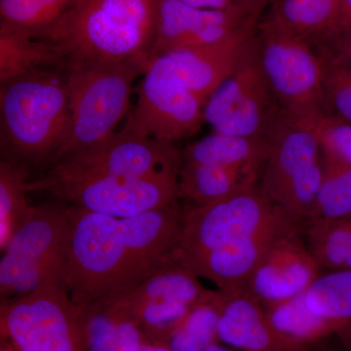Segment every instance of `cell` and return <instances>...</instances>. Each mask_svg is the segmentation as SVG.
Listing matches in <instances>:
<instances>
[{
  "label": "cell",
  "mask_w": 351,
  "mask_h": 351,
  "mask_svg": "<svg viewBox=\"0 0 351 351\" xmlns=\"http://www.w3.org/2000/svg\"><path fill=\"white\" fill-rule=\"evenodd\" d=\"M66 205L71 232L62 284L77 306L125 294L173 257L179 200L131 218Z\"/></svg>",
  "instance_id": "cell-1"
},
{
  "label": "cell",
  "mask_w": 351,
  "mask_h": 351,
  "mask_svg": "<svg viewBox=\"0 0 351 351\" xmlns=\"http://www.w3.org/2000/svg\"><path fill=\"white\" fill-rule=\"evenodd\" d=\"M159 0H80L38 38L54 44L69 64L149 61Z\"/></svg>",
  "instance_id": "cell-2"
},
{
  "label": "cell",
  "mask_w": 351,
  "mask_h": 351,
  "mask_svg": "<svg viewBox=\"0 0 351 351\" xmlns=\"http://www.w3.org/2000/svg\"><path fill=\"white\" fill-rule=\"evenodd\" d=\"M69 122L66 69H47L0 85L1 159L49 167Z\"/></svg>",
  "instance_id": "cell-3"
},
{
  "label": "cell",
  "mask_w": 351,
  "mask_h": 351,
  "mask_svg": "<svg viewBox=\"0 0 351 351\" xmlns=\"http://www.w3.org/2000/svg\"><path fill=\"white\" fill-rule=\"evenodd\" d=\"M149 64V59L142 57L123 63L66 66L68 128L47 169L115 133L121 120L130 112L134 83L144 75Z\"/></svg>",
  "instance_id": "cell-4"
},
{
  "label": "cell",
  "mask_w": 351,
  "mask_h": 351,
  "mask_svg": "<svg viewBox=\"0 0 351 351\" xmlns=\"http://www.w3.org/2000/svg\"><path fill=\"white\" fill-rule=\"evenodd\" d=\"M317 122L281 112L267 137L269 156L260 177L265 196L302 221L311 217L324 177Z\"/></svg>",
  "instance_id": "cell-5"
},
{
  "label": "cell",
  "mask_w": 351,
  "mask_h": 351,
  "mask_svg": "<svg viewBox=\"0 0 351 351\" xmlns=\"http://www.w3.org/2000/svg\"><path fill=\"white\" fill-rule=\"evenodd\" d=\"M71 223L66 204L34 206L16 230L0 261V299L62 283Z\"/></svg>",
  "instance_id": "cell-6"
},
{
  "label": "cell",
  "mask_w": 351,
  "mask_h": 351,
  "mask_svg": "<svg viewBox=\"0 0 351 351\" xmlns=\"http://www.w3.org/2000/svg\"><path fill=\"white\" fill-rule=\"evenodd\" d=\"M0 332L19 351H85L82 307L62 283L1 300Z\"/></svg>",
  "instance_id": "cell-7"
},
{
  "label": "cell",
  "mask_w": 351,
  "mask_h": 351,
  "mask_svg": "<svg viewBox=\"0 0 351 351\" xmlns=\"http://www.w3.org/2000/svg\"><path fill=\"white\" fill-rule=\"evenodd\" d=\"M260 186L243 189L203 206L182 209L173 258L182 265L257 233L286 215Z\"/></svg>",
  "instance_id": "cell-8"
},
{
  "label": "cell",
  "mask_w": 351,
  "mask_h": 351,
  "mask_svg": "<svg viewBox=\"0 0 351 351\" xmlns=\"http://www.w3.org/2000/svg\"><path fill=\"white\" fill-rule=\"evenodd\" d=\"M258 61L281 112L298 119L326 117V60L311 44L261 29Z\"/></svg>",
  "instance_id": "cell-9"
},
{
  "label": "cell",
  "mask_w": 351,
  "mask_h": 351,
  "mask_svg": "<svg viewBox=\"0 0 351 351\" xmlns=\"http://www.w3.org/2000/svg\"><path fill=\"white\" fill-rule=\"evenodd\" d=\"M179 171L145 177L29 180V191H47L58 199L94 213L131 218L179 200Z\"/></svg>",
  "instance_id": "cell-10"
},
{
  "label": "cell",
  "mask_w": 351,
  "mask_h": 351,
  "mask_svg": "<svg viewBox=\"0 0 351 351\" xmlns=\"http://www.w3.org/2000/svg\"><path fill=\"white\" fill-rule=\"evenodd\" d=\"M200 279L172 257L129 292L101 302L133 320L145 343H164L196 304L213 295Z\"/></svg>",
  "instance_id": "cell-11"
},
{
  "label": "cell",
  "mask_w": 351,
  "mask_h": 351,
  "mask_svg": "<svg viewBox=\"0 0 351 351\" xmlns=\"http://www.w3.org/2000/svg\"><path fill=\"white\" fill-rule=\"evenodd\" d=\"M280 113L261 68L255 38L235 71L207 99L204 121L219 133L267 138Z\"/></svg>",
  "instance_id": "cell-12"
},
{
  "label": "cell",
  "mask_w": 351,
  "mask_h": 351,
  "mask_svg": "<svg viewBox=\"0 0 351 351\" xmlns=\"http://www.w3.org/2000/svg\"><path fill=\"white\" fill-rule=\"evenodd\" d=\"M181 165V151L172 143L120 130L103 142L55 164L39 178H137L165 169H180Z\"/></svg>",
  "instance_id": "cell-13"
},
{
  "label": "cell",
  "mask_w": 351,
  "mask_h": 351,
  "mask_svg": "<svg viewBox=\"0 0 351 351\" xmlns=\"http://www.w3.org/2000/svg\"><path fill=\"white\" fill-rule=\"evenodd\" d=\"M205 101L182 83L149 66L137 87V101L121 130L172 143L195 135L204 123Z\"/></svg>",
  "instance_id": "cell-14"
},
{
  "label": "cell",
  "mask_w": 351,
  "mask_h": 351,
  "mask_svg": "<svg viewBox=\"0 0 351 351\" xmlns=\"http://www.w3.org/2000/svg\"><path fill=\"white\" fill-rule=\"evenodd\" d=\"M260 16L239 11L197 8L178 0H159L149 64L173 51L219 43L247 25L258 22Z\"/></svg>",
  "instance_id": "cell-15"
},
{
  "label": "cell",
  "mask_w": 351,
  "mask_h": 351,
  "mask_svg": "<svg viewBox=\"0 0 351 351\" xmlns=\"http://www.w3.org/2000/svg\"><path fill=\"white\" fill-rule=\"evenodd\" d=\"M304 228V225L280 235L251 274L244 291L263 306L304 294L321 274L307 248Z\"/></svg>",
  "instance_id": "cell-16"
},
{
  "label": "cell",
  "mask_w": 351,
  "mask_h": 351,
  "mask_svg": "<svg viewBox=\"0 0 351 351\" xmlns=\"http://www.w3.org/2000/svg\"><path fill=\"white\" fill-rule=\"evenodd\" d=\"M258 22L242 27L219 43L173 51L149 64L173 76L205 101L235 69L256 38Z\"/></svg>",
  "instance_id": "cell-17"
},
{
  "label": "cell",
  "mask_w": 351,
  "mask_h": 351,
  "mask_svg": "<svg viewBox=\"0 0 351 351\" xmlns=\"http://www.w3.org/2000/svg\"><path fill=\"white\" fill-rule=\"evenodd\" d=\"M304 225V221L286 214L257 233L226 245L184 267L207 279L223 292L244 291L251 274L269 247L280 235Z\"/></svg>",
  "instance_id": "cell-18"
},
{
  "label": "cell",
  "mask_w": 351,
  "mask_h": 351,
  "mask_svg": "<svg viewBox=\"0 0 351 351\" xmlns=\"http://www.w3.org/2000/svg\"><path fill=\"white\" fill-rule=\"evenodd\" d=\"M223 293L218 323L219 343L240 351H309L279 336L270 326L265 307L246 291Z\"/></svg>",
  "instance_id": "cell-19"
},
{
  "label": "cell",
  "mask_w": 351,
  "mask_h": 351,
  "mask_svg": "<svg viewBox=\"0 0 351 351\" xmlns=\"http://www.w3.org/2000/svg\"><path fill=\"white\" fill-rule=\"evenodd\" d=\"M341 0H278L258 27L299 39L318 51L336 38Z\"/></svg>",
  "instance_id": "cell-20"
},
{
  "label": "cell",
  "mask_w": 351,
  "mask_h": 351,
  "mask_svg": "<svg viewBox=\"0 0 351 351\" xmlns=\"http://www.w3.org/2000/svg\"><path fill=\"white\" fill-rule=\"evenodd\" d=\"M267 138L213 132L181 151L182 164L221 166L260 176L269 156Z\"/></svg>",
  "instance_id": "cell-21"
},
{
  "label": "cell",
  "mask_w": 351,
  "mask_h": 351,
  "mask_svg": "<svg viewBox=\"0 0 351 351\" xmlns=\"http://www.w3.org/2000/svg\"><path fill=\"white\" fill-rule=\"evenodd\" d=\"M47 69H66V60L54 44L0 25V85Z\"/></svg>",
  "instance_id": "cell-22"
},
{
  "label": "cell",
  "mask_w": 351,
  "mask_h": 351,
  "mask_svg": "<svg viewBox=\"0 0 351 351\" xmlns=\"http://www.w3.org/2000/svg\"><path fill=\"white\" fill-rule=\"evenodd\" d=\"M260 176L221 166L182 164L179 196L195 206L211 204L243 189L257 186Z\"/></svg>",
  "instance_id": "cell-23"
},
{
  "label": "cell",
  "mask_w": 351,
  "mask_h": 351,
  "mask_svg": "<svg viewBox=\"0 0 351 351\" xmlns=\"http://www.w3.org/2000/svg\"><path fill=\"white\" fill-rule=\"evenodd\" d=\"M263 307L272 329L286 341L302 348H311L339 328L314 313L307 306L304 294Z\"/></svg>",
  "instance_id": "cell-24"
},
{
  "label": "cell",
  "mask_w": 351,
  "mask_h": 351,
  "mask_svg": "<svg viewBox=\"0 0 351 351\" xmlns=\"http://www.w3.org/2000/svg\"><path fill=\"white\" fill-rule=\"evenodd\" d=\"M225 301L223 291L196 304L171 332L165 345L172 351H205L218 341V323Z\"/></svg>",
  "instance_id": "cell-25"
},
{
  "label": "cell",
  "mask_w": 351,
  "mask_h": 351,
  "mask_svg": "<svg viewBox=\"0 0 351 351\" xmlns=\"http://www.w3.org/2000/svg\"><path fill=\"white\" fill-rule=\"evenodd\" d=\"M304 237L321 269H346L351 254V218L307 219Z\"/></svg>",
  "instance_id": "cell-26"
},
{
  "label": "cell",
  "mask_w": 351,
  "mask_h": 351,
  "mask_svg": "<svg viewBox=\"0 0 351 351\" xmlns=\"http://www.w3.org/2000/svg\"><path fill=\"white\" fill-rule=\"evenodd\" d=\"M29 170L1 159L0 162V249H5L24 223L32 205L27 200Z\"/></svg>",
  "instance_id": "cell-27"
},
{
  "label": "cell",
  "mask_w": 351,
  "mask_h": 351,
  "mask_svg": "<svg viewBox=\"0 0 351 351\" xmlns=\"http://www.w3.org/2000/svg\"><path fill=\"white\" fill-rule=\"evenodd\" d=\"M314 313L339 325L351 322V269L320 274L304 293Z\"/></svg>",
  "instance_id": "cell-28"
},
{
  "label": "cell",
  "mask_w": 351,
  "mask_h": 351,
  "mask_svg": "<svg viewBox=\"0 0 351 351\" xmlns=\"http://www.w3.org/2000/svg\"><path fill=\"white\" fill-rule=\"evenodd\" d=\"M80 0H0V25L40 36Z\"/></svg>",
  "instance_id": "cell-29"
},
{
  "label": "cell",
  "mask_w": 351,
  "mask_h": 351,
  "mask_svg": "<svg viewBox=\"0 0 351 351\" xmlns=\"http://www.w3.org/2000/svg\"><path fill=\"white\" fill-rule=\"evenodd\" d=\"M350 218L351 165L324 154V177L313 212L307 219Z\"/></svg>",
  "instance_id": "cell-30"
},
{
  "label": "cell",
  "mask_w": 351,
  "mask_h": 351,
  "mask_svg": "<svg viewBox=\"0 0 351 351\" xmlns=\"http://www.w3.org/2000/svg\"><path fill=\"white\" fill-rule=\"evenodd\" d=\"M325 60L326 117H335L351 124V66Z\"/></svg>",
  "instance_id": "cell-31"
},
{
  "label": "cell",
  "mask_w": 351,
  "mask_h": 351,
  "mask_svg": "<svg viewBox=\"0 0 351 351\" xmlns=\"http://www.w3.org/2000/svg\"><path fill=\"white\" fill-rule=\"evenodd\" d=\"M317 130L324 154L351 165V124L324 117L318 120Z\"/></svg>",
  "instance_id": "cell-32"
},
{
  "label": "cell",
  "mask_w": 351,
  "mask_h": 351,
  "mask_svg": "<svg viewBox=\"0 0 351 351\" xmlns=\"http://www.w3.org/2000/svg\"><path fill=\"white\" fill-rule=\"evenodd\" d=\"M182 3L202 9L232 10L261 15L263 7L258 0H178Z\"/></svg>",
  "instance_id": "cell-33"
},
{
  "label": "cell",
  "mask_w": 351,
  "mask_h": 351,
  "mask_svg": "<svg viewBox=\"0 0 351 351\" xmlns=\"http://www.w3.org/2000/svg\"><path fill=\"white\" fill-rule=\"evenodd\" d=\"M320 53L325 59L351 66V27L341 32Z\"/></svg>",
  "instance_id": "cell-34"
},
{
  "label": "cell",
  "mask_w": 351,
  "mask_h": 351,
  "mask_svg": "<svg viewBox=\"0 0 351 351\" xmlns=\"http://www.w3.org/2000/svg\"><path fill=\"white\" fill-rule=\"evenodd\" d=\"M351 27V0H341V24H339V36L341 32Z\"/></svg>",
  "instance_id": "cell-35"
},
{
  "label": "cell",
  "mask_w": 351,
  "mask_h": 351,
  "mask_svg": "<svg viewBox=\"0 0 351 351\" xmlns=\"http://www.w3.org/2000/svg\"><path fill=\"white\" fill-rule=\"evenodd\" d=\"M138 351H172L165 343H145Z\"/></svg>",
  "instance_id": "cell-36"
},
{
  "label": "cell",
  "mask_w": 351,
  "mask_h": 351,
  "mask_svg": "<svg viewBox=\"0 0 351 351\" xmlns=\"http://www.w3.org/2000/svg\"><path fill=\"white\" fill-rule=\"evenodd\" d=\"M205 351H233V350H230V348H228V346L219 345V341H217V343H213V345L210 346L209 348H208L207 350Z\"/></svg>",
  "instance_id": "cell-37"
},
{
  "label": "cell",
  "mask_w": 351,
  "mask_h": 351,
  "mask_svg": "<svg viewBox=\"0 0 351 351\" xmlns=\"http://www.w3.org/2000/svg\"><path fill=\"white\" fill-rule=\"evenodd\" d=\"M0 351H19L17 348H14L11 343L6 341L5 339H1V346H0Z\"/></svg>",
  "instance_id": "cell-38"
},
{
  "label": "cell",
  "mask_w": 351,
  "mask_h": 351,
  "mask_svg": "<svg viewBox=\"0 0 351 351\" xmlns=\"http://www.w3.org/2000/svg\"><path fill=\"white\" fill-rule=\"evenodd\" d=\"M346 269H351V254L350 258H348V263H346Z\"/></svg>",
  "instance_id": "cell-39"
},
{
  "label": "cell",
  "mask_w": 351,
  "mask_h": 351,
  "mask_svg": "<svg viewBox=\"0 0 351 351\" xmlns=\"http://www.w3.org/2000/svg\"><path fill=\"white\" fill-rule=\"evenodd\" d=\"M258 2H261V3H263V5H267V3L270 1V0H258Z\"/></svg>",
  "instance_id": "cell-40"
}]
</instances>
